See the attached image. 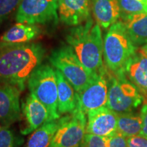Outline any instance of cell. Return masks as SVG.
<instances>
[{"label":"cell","instance_id":"obj_1","mask_svg":"<svg viewBox=\"0 0 147 147\" xmlns=\"http://www.w3.org/2000/svg\"><path fill=\"white\" fill-rule=\"evenodd\" d=\"M46 50L41 44L0 42V83L21 91L34 70L41 65Z\"/></svg>","mask_w":147,"mask_h":147},{"label":"cell","instance_id":"obj_2","mask_svg":"<svg viewBox=\"0 0 147 147\" xmlns=\"http://www.w3.org/2000/svg\"><path fill=\"white\" fill-rule=\"evenodd\" d=\"M66 41L93 78L105 68L102 30L98 24H94L91 17L71 28L66 36Z\"/></svg>","mask_w":147,"mask_h":147},{"label":"cell","instance_id":"obj_3","mask_svg":"<svg viewBox=\"0 0 147 147\" xmlns=\"http://www.w3.org/2000/svg\"><path fill=\"white\" fill-rule=\"evenodd\" d=\"M137 51L123 21H117L108 29L104 39L103 55L106 67L111 72L122 69Z\"/></svg>","mask_w":147,"mask_h":147},{"label":"cell","instance_id":"obj_4","mask_svg":"<svg viewBox=\"0 0 147 147\" xmlns=\"http://www.w3.org/2000/svg\"><path fill=\"white\" fill-rule=\"evenodd\" d=\"M108 83L106 106L117 113L133 112L144 102L142 94L128 80L123 69L117 72L108 69Z\"/></svg>","mask_w":147,"mask_h":147},{"label":"cell","instance_id":"obj_5","mask_svg":"<svg viewBox=\"0 0 147 147\" xmlns=\"http://www.w3.org/2000/svg\"><path fill=\"white\" fill-rule=\"evenodd\" d=\"M28 88L31 93L45 106L51 120H57L58 89L55 68L48 64L38 66L28 79Z\"/></svg>","mask_w":147,"mask_h":147},{"label":"cell","instance_id":"obj_6","mask_svg":"<svg viewBox=\"0 0 147 147\" xmlns=\"http://www.w3.org/2000/svg\"><path fill=\"white\" fill-rule=\"evenodd\" d=\"M49 61L54 68L61 71L77 93L83 91L93 79L70 46L63 45L53 51Z\"/></svg>","mask_w":147,"mask_h":147},{"label":"cell","instance_id":"obj_7","mask_svg":"<svg viewBox=\"0 0 147 147\" xmlns=\"http://www.w3.org/2000/svg\"><path fill=\"white\" fill-rule=\"evenodd\" d=\"M86 114L77 108L58 120V129L50 147H80L86 134Z\"/></svg>","mask_w":147,"mask_h":147},{"label":"cell","instance_id":"obj_8","mask_svg":"<svg viewBox=\"0 0 147 147\" xmlns=\"http://www.w3.org/2000/svg\"><path fill=\"white\" fill-rule=\"evenodd\" d=\"M58 0H22L16 15L17 23L57 24Z\"/></svg>","mask_w":147,"mask_h":147},{"label":"cell","instance_id":"obj_9","mask_svg":"<svg viewBox=\"0 0 147 147\" xmlns=\"http://www.w3.org/2000/svg\"><path fill=\"white\" fill-rule=\"evenodd\" d=\"M108 69L105 67L97 76L93 77L91 83L78 93V106L85 114L90 110L106 106L108 100Z\"/></svg>","mask_w":147,"mask_h":147},{"label":"cell","instance_id":"obj_10","mask_svg":"<svg viewBox=\"0 0 147 147\" xmlns=\"http://www.w3.org/2000/svg\"><path fill=\"white\" fill-rule=\"evenodd\" d=\"M86 133L109 136L117 131L118 113L107 106H102L87 113Z\"/></svg>","mask_w":147,"mask_h":147},{"label":"cell","instance_id":"obj_11","mask_svg":"<svg viewBox=\"0 0 147 147\" xmlns=\"http://www.w3.org/2000/svg\"><path fill=\"white\" fill-rule=\"evenodd\" d=\"M21 91L11 84H0V121L3 127H8L20 119Z\"/></svg>","mask_w":147,"mask_h":147},{"label":"cell","instance_id":"obj_12","mask_svg":"<svg viewBox=\"0 0 147 147\" xmlns=\"http://www.w3.org/2000/svg\"><path fill=\"white\" fill-rule=\"evenodd\" d=\"M22 111L25 120L24 126L21 129L23 135L31 134L45 123L52 121L45 106L32 93L23 102Z\"/></svg>","mask_w":147,"mask_h":147},{"label":"cell","instance_id":"obj_13","mask_svg":"<svg viewBox=\"0 0 147 147\" xmlns=\"http://www.w3.org/2000/svg\"><path fill=\"white\" fill-rule=\"evenodd\" d=\"M91 0H58L61 22L69 26L81 25L91 17Z\"/></svg>","mask_w":147,"mask_h":147},{"label":"cell","instance_id":"obj_14","mask_svg":"<svg viewBox=\"0 0 147 147\" xmlns=\"http://www.w3.org/2000/svg\"><path fill=\"white\" fill-rule=\"evenodd\" d=\"M125 74L136 87L147 102V56L140 51L130 57L123 68Z\"/></svg>","mask_w":147,"mask_h":147},{"label":"cell","instance_id":"obj_15","mask_svg":"<svg viewBox=\"0 0 147 147\" xmlns=\"http://www.w3.org/2000/svg\"><path fill=\"white\" fill-rule=\"evenodd\" d=\"M92 12L100 27L107 29L121 17L119 0H91Z\"/></svg>","mask_w":147,"mask_h":147},{"label":"cell","instance_id":"obj_16","mask_svg":"<svg viewBox=\"0 0 147 147\" xmlns=\"http://www.w3.org/2000/svg\"><path fill=\"white\" fill-rule=\"evenodd\" d=\"M58 89V111L67 115L74 111L78 106V93L59 70L55 68Z\"/></svg>","mask_w":147,"mask_h":147},{"label":"cell","instance_id":"obj_17","mask_svg":"<svg viewBox=\"0 0 147 147\" xmlns=\"http://www.w3.org/2000/svg\"><path fill=\"white\" fill-rule=\"evenodd\" d=\"M40 34L41 29L38 25L17 23L5 32L0 40L9 44L28 43L36 39Z\"/></svg>","mask_w":147,"mask_h":147},{"label":"cell","instance_id":"obj_18","mask_svg":"<svg viewBox=\"0 0 147 147\" xmlns=\"http://www.w3.org/2000/svg\"><path fill=\"white\" fill-rule=\"evenodd\" d=\"M127 32L137 48L147 43V12L132 14L123 20Z\"/></svg>","mask_w":147,"mask_h":147},{"label":"cell","instance_id":"obj_19","mask_svg":"<svg viewBox=\"0 0 147 147\" xmlns=\"http://www.w3.org/2000/svg\"><path fill=\"white\" fill-rule=\"evenodd\" d=\"M58 126V121L56 120L45 123L35 130L27 140L25 147H50Z\"/></svg>","mask_w":147,"mask_h":147},{"label":"cell","instance_id":"obj_20","mask_svg":"<svg viewBox=\"0 0 147 147\" xmlns=\"http://www.w3.org/2000/svg\"><path fill=\"white\" fill-rule=\"evenodd\" d=\"M142 121L140 114L133 112L118 114L117 130L125 137L134 136L140 134Z\"/></svg>","mask_w":147,"mask_h":147},{"label":"cell","instance_id":"obj_21","mask_svg":"<svg viewBox=\"0 0 147 147\" xmlns=\"http://www.w3.org/2000/svg\"><path fill=\"white\" fill-rule=\"evenodd\" d=\"M121 17L125 19L132 14L140 12H147L144 3L138 0H119Z\"/></svg>","mask_w":147,"mask_h":147},{"label":"cell","instance_id":"obj_22","mask_svg":"<svg viewBox=\"0 0 147 147\" xmlns=\"http://www.w3.org/2000/svg\"><path fill=\"white\" fill-rule=\"evenodd\" d=\"M20 140L8 127L0 129V147H18Z\"/></svg>","mask_w":147,"mask_h":147},{"label":"cell","instance_id":"obj_23","mask_svg":"<svg viewBox=\"0 0 147 147\" xmlns=\"http://www.w3.org/2000/svg\"><path fill=\"white\" fill-rule=\"evenodd\" d=\"M108 136L86 133L80 147H107Z\"/></svg>","mask_w":147,"mask_h":147},{"label":"cell","instance_id":"obj_24","mask_svg":"<svg viewBox=\"0 0 147 147\" xmlns=\"http://www.w3.org/2000/svg\"><path fill=\"white\" fill-rule=\"evenodd\" d=\"M22 0H0V23H1L17 7Z\"/></svg>","mask_w":147,"mask_h":147},{"label":"cell","instance_id":"obj_25","mask_svg":"<svg viewBox=\"0 0 147 147\" xmlns=\"http://www.w3.org/2000/svg\"><path fill=\"white\" fill-rule=\"evenodd\" d=\"M107 147H128L127 137L117 131L108 136Z\"/></svg>","mask_w":147,"mask_h":147},{"label":"cell","instance_id":"obj_26","mask_svg":"<svg viewBox=\"0 0 147 147\" xmlns=\"http://www.w3.org/2000/svg\"><path fill=\"white\" fill-rule=\"evenodd\" d=\"M128 147H147V138L141 134L127 138Z\"/></svg>","mask_w":147,"mask_h":147},{"label":"cell","instance_id":"obj_27","mask_svg":"<svg viewBox=\"0 0 147 147\" xmlns=\"http://www.w3.org/2000/svg\"><path fill=\"white\" fill-rule=\"evenodd\" d=\"M140 116L142 121V128L140 134L147 138V102H144L141 108Z\"/></svg>","mask_w":147,"mask_h":147},{"label":"cell","instance_id":"obj_28","mask_svg":"<svg viewBox=\"0 0 147 147\" xmlns=\"http://www.w3.org/2000/svg\"><path fill=\"white\" fill-rule=\"evenodd\" d=\"M140 51H141V52L144 53L147 56V43L146 45H144V46H142V47H141V49H140Z\"/></svg>","mask_w":147,"mask_h":147},{"label":"cell","instance_id":"obj_29","mask_svg":"<svg viewBox=\"0 0 147 147\" xmlns=\"http://www.w3.org/2000/svg\"><path fill=\"white\" fill-rule=\"evenodd\" d=\"M144 4L145 5V7H146V11H147V0H145V1H144Z\"/></svg>","mask_w":147,"mask_h":147},{"label":"cell","instance_id":"obj_30","mask_svg":"<svg viewBox=\"0 0 147 147\" xmlns=\"http://www.w3.org/2000/svg\"><path fill=\"white\" fill-rule=\"evenodd\" d=\"M138 1H142V2H144V1H145V0H138Z\"/></svg>","mask_w":147,"mask_h":147},{"label":"cell","instance_id":"obj_31","mask_svg":"<svg viewBox=\"0 0 147 147\" xmlns=\"http://www.w3.org/2000/svg\"><path fill=\"white\" fill-rule=\"evenodd\" d=\"M0 129H1V128H0Z\"/></svg>","mask_w":147,"mask_h":147}]
</instances>
